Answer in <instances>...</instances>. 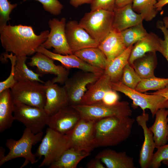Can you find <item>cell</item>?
Listing matches in <instances>:
<instances>
[{
	"mask_svg": "<svg viewBox=\"0 0 168 168\" xmlns=\"http://www.w3.org/2000/svg\"><path fill=\"white\" fill-rule=\"evenodd\" d=\"M135 119L130 116H112L96 121L94 141L96 147L117 145L130 136Z\"/></svg>",
	"mask_w": 168,
	"mask_h": 168,
	"instance_id": "cell-2",
	"label": "cell"
},
{
	"mask_svg": "<svg viewBox=\"0 0 168 168\" xmlns=\"http://www.w3.org/2000/svg\"><path fill=\"white\" fill-rule=\"evenodd\" d=\"M37 52L41 53L54 60L58 61L67 69L76 68L82 70L100 74H103L104 72V70L89 65L73 54L66 55L58 54L51 52L41 46L37 49Z\"/></svg>",
	"mask_w": 168,
	"mask_h": 168,
	"instance_id": "cell-18",
	"label": "cell"
},
{
	"mask_svg": "<svg viewBox=\"0 0 168 168\" xmlns=\"http://www.w3.org/2000/svg\"><path fill=\"white\" fill-rule=\"evenodd\" d=\"M156 27L160 30L164 35V39L160 40V46L159 52L165 58L168 62V29L165 26L163 22L158 21Z\"/></svg>",
	"mask_w": 168,
	"mask_h": 168,
	"instance_id": "cell-39",
	"label": "cell"
},
{
	"mask_svg": "<svg viewBox=\"0 0 168 168\" xmlns=\"http://www.w3.org/2000/svg\"><path fill=\"white\" fill-rule=\"evenodd\" d=\"M66 20L55 18L49 19L48 25L50 30L46 40L41 46L47 49H54L53 52L62 55L73 54L68 44L65 33Z\"/></svg>",
	"mask_w": 168,
	"mask_h": 168,
	"instance_id": "cell-12",
	"label": "cell"
},
{
	"mask_svg": "<svg viewBox=\"0 0 168 168\" xmlns=\"http://www.w3.org/2000/svg\"><path fill=\"white\" fill-rule=\"evenodd\" d=\"M156 148L157 150L153 154L149 168H158L163 161L168 159V144Z\"/></svg>",
	"mask_w": 168,
	"mask_h": 168,
	"instance_id": "cell-36",
	"label": "cell"
},
{
	"mask_svg": "<svg viewBox=\"0 0 168 168\" xmlns=\"http://www.w3.org/2000/svg\"><path fill=\"white\" fill-rule=\"evenodd\" d=\"M102 74L81 70L68 78L63 86L67 93L68 105H80L89 85L95 82Z\"/></svg>",
	"mask_w": 168,
	"mask_h": 168,
	"instance_id": "cell-9",
	"label": "cell"
},
{
	"mask_svg": "<svg viewBox=\"0 0 168 168\" xmlns=\"http://www.w3.org/2000/svg\"><path fill=\"white\" fill-rule=\"evenodd\" d=\"M168 4V0H158L155 7L158 12L161 11L162 8L166 5Z\"/></svg>",
	"mask_w": 168,
	"mask_h": 168,
	"instance_id": "cell-46",
	"label": "cell"
},
{
	"mask_svg": "<svg viewBox=\"0 0 168 168\" xmlns=\"http://www.w3.org/2000/svg\"><path fill=\"white\" fill-rule=\"evenodd\" d=\"M142 78L128 63L125 66L120 81L125 85L133 89H135Z\"/></svg>",
	"mask_w": 168,
	"mask_h": 168,
	"instance_id": "cell-34",
	"label": "cell"
},
{
	"mask_svg": "<svg viewBox=\"0 0 168 168\" xmlns=\"http://www.w3.org/2000/svg\"><path fill=\"white\" fill-rule=\"evenodd\" d=\"M92 0H70V4L75 7L85 4H91Z\"/></svg>",
	"mask_w": 168,
	"mask_h": 168,
	"instance_id": "cell-44",
	"label": "cell"
},
{
	"mask_svg": "<svg viewBox=\"0 0 168 168\" xmlns=\"http://www.w3.org/2000/svg\"><path fill=\"white\" fill-rule=\"evenodd\" d=\"M41 142L35 153L39 159L42 156L44 157L39 167L49 166L70 147L67 135L60 133L49 127Z\"/></svg>",
	"mask_w": 168,
	"mask_h": 168,
	"instance_id": "cell-4",
	"label": "cell"
},
{
	"mask_svg": "<svg viewBox=\"0 0 168 168\" xmlns=\"http://www.w3.org/2000/svg\"><path fill=\"white\" fill-rule=\"evenodd\" d=\"M71 106L79 113L82 118L97 121L112 116H130L132 114L129 103L125 101H119L111 105L101 103L91 105Z\"/></svg>",
	"mask_w": 168,
	"mask_h": 168,
	"instance_id": "cell-7",
	"label": "cell"
},
{
	"mask_svg": "<svg viewBox=\"0 0 168 168\" xmlns=\"http://www.w3.org/2000/svg\"><path fill=\"white\" fill-rule=\"evenodd\" d=\"M111 86L112 89L123 93L132 100L134 107L139 106L143 112H145L146 109H149L153 117L159 109H168V99L162 96L143 93L129 88L120 81L111 82Z\"/></svg>",
	"mask_w": 168,
	"mask_h": 168,
	"instance_id": "cell-6",
	"label": "cell"
},
{
	"mask_svg": "<svg viewBox=\"0 0 168 168\" xmlns=\"http://www.w3.org/2000/svg\"><path fill=\"white\" fill-rule=\"evenodd\" d=\"M149 119V115L145 112L136 118L138 124L142 129L144 136V141L140 152L139 159V163L141 168H149L156 148L153 133L147 126V123Z\"/></svg>",
	"mask_w": 168,
	"mask_h": 168,
	"instance_id": "cell-17",
	"label": "cell"
},
{
	"mask_svg": "<svg viewBox=\"0 0 168 168\" xmlns=\"http://www.w3.org/2000/svg\"><path fill=\"white\" fill-rule=\"evenodd\" d=\"M27 56L16 57L15 67V78L16 82L34 81L44 84L45 82L40 78V74L29 69L26 64Z\"/></svg>",
	"mask_w": 168,
	"mask_h": 168,
	"instance_id": "cell-30",
	"label": "cell"
},
{
	"mask_svg": "<svg viewBox=\"0 0 168 168\" xmlns=\"http://www.w3.org/2000/svg\"><path fill=\"white\" fill-rule=\"evenodd\" d=\"M149 93L162 96L168 99V85L162 89Z\"/></svg>",
	"mask_w": 168,
	"mask_h": 168,
	"instance_id": "cell-43",
	"label": "cell"
},
{
	"mask_svg": "<svg viewBox=\"0 0 168 168\" xmlns=\"http://www.w3.org/2000/svg\"><path fill=\"white\" fill-rule=\"evenodd\" d=\"M44 85L46 100L44 109L49 116L68 105L67 96L64 86H61L50 80L45 82Z\"/></svg>",
	"mask_w": 168,
	"mask_h": 168,
	"instance_id": "cell-16",
	"label": "cell"
},
{
	"mask_svg": "<svg viewBox=\"0 0 168 168\" xmlns=\"http://www.w3.org/2000/svg\"><path fill=\"white\" fill-rule=\"evenodd\" d=\"M27 0H23V2ZM38 1L43 5L44 9L53 15H58L61 12L63 6L58 0H34Z\"/></svg>",
	"mask_w": 168,
	"mask_h": 168,
	"instance_id": "cell-38",
	"label": "cell"
},
{
	"mask_svg": "<svg viewBox=\"0 0 168 168\" xmlns=\"http://www.w3.org/2000/svg\"><path fill=\"white\" fill-rule=\"evenodd\" d=\"M159 109L155 114L153 125L149 128L152 132L156 148L164 145L168 141V109Z\"/></svg>",
	"mask_w": 168,
	"mask_h": 168,
	"instance_id": "cell-24",
	"label": "cell"
},
{
	"mask_svg": "<svg viewBox=\"0 0 168 168\" xmlns=\"http://www.w3.org/2000/svg\"><path fill=\"white\" fill-rule=\"evenodd\" d=\"M113 28L120 32L135 26L144 20L142 16L133 9L132 3L114 8Z\"/></svg>",
	"mask_w": 168,
	"mask_h": 168,
	"instance_id": "cell-19",
	"label": "cell"
},
{
	"mask_svg": "<svg viewBox=\"0 0 168 168\" xmlns=\"http://www.w3.org/2000/svg\"><path fill=\"white\" fill-rule=\"evenodd\" d=\"M5 57L8 58L11 64V71L8 77L5 80L0 82V93L4 90L11 89L16 83L15 78V67L16 60V56L12 53L10 54H5Z\"/></svg>",
	"mask_w": 168,
	"mask_h": 168,
	"instance_id": "cell-35",
	"label": "cell"
},
{
	"mask_svg": "<svg viewBox=\"0 0 168 168\" xmlns=\"http://www.w3.org/2000/svg\"><path fill=\"white\" fill-rule=\"evenodd\" d=\"M65 33L73 54L83 49L98 47L99 45V43L76 21H70L66 23Z\"/></svg>",
	"mask_w": 168,
	"mask_h": 168,
	"instance_id": "cell-15",
	"label": "cell"
},
{
	"mask_svg": "<svg viewBox=\"0 0 168 168\" xmlns=\"http://www.w3.org/2000/svg\"><path fill=\"white\" fill-rule=\"evenodd\" d=\"M116 91L112 89L108 90L104 95L102 103L110 105L116 104L119 99V95Z\"/></svg>",
	"mask_w": 168,
	"mask_h": 168,
	"instance_id": "cell-41",
	"label": "cell"
},
{
	"mask_svg": "<svg viewBox=\"0 0 168 168\" xmlns=\"http://www.w3.org/2000/svg\"><path fill=\"white\" fill-rule=\"evenodd\" d=\"M89 65L105 71L107 65L106 58L98 47H89L73 53Z\"/></svg>",
	"mask_w": 168,
	"mask_h": 168,
	"instance_id": "cell-29",
	"label": "cell"
},
{
	"mask_svg": "<svg viewBox=\"0 0 168 168\" xmlns=\"http://www.w3.org/2000/svg\"><path fill=\"white\" fill-rule=\"evenodd\" d=\"M114 12L99 9L86 13L79 23L99 44L113 28Z\"/></svg>",
	"mask_w": 168,
	"mask_h": 168,
	"instance_id": "cell-5",
	"label": "cell"
},
{
	"mask_svg": "<svg viewBox=\"0 0 168 168\" xmlns=\"http://www.w3.org/2000/svg\"><path fill=\"white\" fill-rule=\"evenodd\" d=\"M87 168H105L103 163L98 158L96 157L90 160L86 164Z\"/></svg>",
	"mask_w": 168,
	"mask_h": 168,
	"instance_id": "cell-42",
	"label": "cell"
},
{
	"mask_svg": "<svg viewBox=\"0 0 168 168\" xmlns=\"http://www.w3.org/2000/svg\"><path fill=\"white\" fill-rule=\"evenodd\" d=\"M158 0H133L132 7L134 11L141 14L145 21H152L157 14L158 11L155 6Z\"/></svg>",
	"mask_w": 168,
	"mask_h": 168,
	"instance_id": "cell-31",
	"label": "cell"
},
{
	"mask_svg": "<svg viewBox=\"0 0 168 168\" xmlns=\"http://www.w3.org/2000/svg\"><path fill=\"white\" fill-rule=\"evenodd\" d=\"M10 90L13 101L44 109L46 100L44 84L34 81L18 82Z\"/></svg>",
	"mask_w": 168,
	"mask_h": 168,
	"instance_id": "cell-8",
	"label": "cell"
},
{
	"mask_svg": "<svg viewBox=\"0 0 168 168\" xmlns=\"http://www.w3.org/2000/svg\"><path fill=\"white\" fill-rule=\"evenodd\" d=\"M28 64L30 66L36 67V72L41 76L49 74L56 76L51 80L54 83L63 84L68 78V69L63 65H56L53 59L40 52H36Z\"/></svg>",
	"mask_w": 168,
	"mask_h": 168,
	"instance_id": "cell-14",
	"label": "cell"
},
{
	"mask_svg": "<svg viewBox=\"0 0 168 168\" xmlns=\"http://www.w3.org/2000/svg\"><path fill=\"white\" fill-rule=\"evenodd\" d=\"M81 118L79 113L75 109L68 105L49 116L47 125L60 133L67 135Z\"/></svg>",
	"mask_w": 168,
	"mask_h": 168,
	"instance_id": "cell-13",
	"label": "cell"
},
{
	"mask_svg": "<svg viewBox=\"0 0 168 168\" xmlns=\"http://www.w3.org/2000/svg\"><path fill=\"white\" fill-rule=\"evenodd\" d=\"M116 0H92L90 4L91 11L102 9L113 11Z\"/></svg>",
	"mask_w": 168,
	"mask_h": 168,
	"instance_id": "cell-40",
	"label": "cell"
},
{
	"mask_svg": "<svg viewBox=\"0 0 168 168\" xmlns=\"http://www.w3.org/2000/svg\"><path fill=\"white\" fill-rule=\"evenodd\" d=\"M90 154V153L69 147L63 153L57 160L51 164L49 168H76L82 160Z\"/></svg>",
	"mask_w": 168,
	"mask_h": 168,
	"instance_id": "cell-26",
	"label": "cell"
},
{
	"mask_svg": "<svg viewBox=\"0 0 168 168\" xmlns=\"http://www.w3.org/2000/svg\"><path fill=\"white\" fill-rule=\"evenodd\" d=\"M14 105L10 89L0 93V132L11 128L15 120Z\"/></svg>",
	"mask_w": 168,
	"mask_h": 168,
	"instance_id": "cell-25",
	"label": "cell"
},
{
	"mask_svg": "<svg viewBox=\"0 0 168 168\" xmlns=\"http://www.w3.org/2000/svg\"><path fill=\"white\" fill-rule=\"evenodd\" d=\"M133 0H116L115 7H121L132 3Z\"/></svg>",
	"mask_w": 168,
	"mask_h": 168,
	"instance_id": "cell-45",
	"label": "cell"
},
{
	"mask_svg": "<svg viewBox=\"0 0 168 168\" xmlns=\"http://www.w3.org/2000/svg\"><path fill=\"white\" fill-rule=\"evenodd\" d=\"M161 39L153 32L148 33L133 46L128 60L129 64L132 66L135 60L147 53L159 52Z\"/></svg>",
	"mask_w": 168,
	"mask_h": 168,
	"instance_id": "cell-23",
	"label": "cell"
},
{
	"mask_svg": "<svg viewBox=\"0 0 168 168\" xmlns=\"http://www.w3.org/2000/svg\"><path fill=\"white\" fill-rule=\"evenodd\" d=\"M96 121L81 119L67 135L70 147L90 153L96 147L94 141Z\"/></svg>",
	"mask_w": 168,
	"mask_h": 168,
	"instance_id": "cell-11",
	"label": "cell"
},
{
	"mask_svg": "<svg viewBox=\"0 0 168 168\" xmlns=\"http://www.w3.org/2000/svg\"><path fill=\"white\" fill-rule=\"evenodd\" d=\"M17 6L16 3L11 4L8 0H0V26L6 24L11 20L10 15Z\"/></svg>",
	"mask_w": 168,
	"mask_h": 168,
	"instance_id": "cell-37",
	"label": "cell"
},
{
	"mask_svg": "<svg viewBox=\"0 0 168 168\" xmlns=\"http://www.w3.org/2000/svg\"><path fill=\"white\" fill-rule=\"evenodd\" d=\"M99 159L107 168H135L132 157L125 152H117L110 149H105L95 157Z\"/></svg>",
	"mask_w": 168,
	"mask_h": 168,
	"instance_id": "cell-22",
	"label": "cell"
},
{
	"mask_svg": "<svg viewBox=\"0 0 168 168\" xmlns=\"http://www.w3.org/2000/svg\"><path fill=\"white\" fill-rule=\"evenodd\" d=\"M157 63L156 52H150L135 60L132 66L141 78H146L155 76Z\"/></svg>",
	"mask_w": 168,
	"mask_h": 168,
	"instance_id": "cell-28",
	"label": "cell"
},
{
	"mask_svg": "<svg viewBox=\"0 0 168 168\" xmlns=\"http://www.w3.org/2000/svg\"><path fill=\"white\" fill-rule=\"evenodd\" d=\"M105 56L108 63L123 52L127 48L121 32L112 28L98 47Z\"/></svg>",
	"mask_w": 168,
	"mask_h": 168,
	"instance_id": "cell-20",
	"label": "cell"
},
{
	"mask_svg": "<svg viewBox=\"0 0 168 168\" xmlns=\"http://www.w3.org/2000/svg\"><path fill=\"white\" fill-rule=\"evenodd\" d=\"M109 76L104 73L90 86L82 97L80 105H91L102 103L106 92L112 89Z\"/></svg>",
	"mask_w": 168,
	"mask_h": 168,
	"instance_id": "cell-21",
	"label": "cell"
},
{
	"mask_svg": "<svg viewBox=\"0 0 168 168\" xmlns=\"http://www.w3.org/2000/svg\"><path fill=\"white\" fill-rule=\"evenodd\" d=\"M168 85V78H160L154 76L142 78L135 90L142 93L150 90L157 91L164 88Z\"/></svg>",
	"mask_w": 168,
	"mask_h": 168,
	"instance_id": "cell-33",
	"label": "cell"
},
{
	"mask_svg": "<svg viewBox=\"0 0 168 168\" xmlns=\"http://www.w3.org/2000/svg\"><path fill=\"white\" fill-rule=\"evenodd\" d=\"M133 45L128 47L119 55L115 58L107 65L104 73L108 75L111 82L120 80L125 66L128 63Z\"/></svg>",
	"mask_w": 168,
	"mask_h": 168,
	"instance_id": "cell-27",
	"label": "cell"
},
{
	"mask_svg": "<svg viewBox=\"0 0 168 168\" xmlns=\"http://www.w3.org/2000/svg\"><path fill=\"white\" fill-rule=\"evenodd\" d=\"M162 163L168 166V159L163 161Z\"/></svg>",
	"mask_w": 168,
	"mask_h": 168,
	"instance_id": "cell-49",
	"label": "cell"
},
{
	"mask_svg": "<svg viewBox=\"0 0 168 168\" xmlns=\"http://www.w3.org/2000/svg\"><path fill=\"white\" fill-rule=\"evenodd\" d=\"M124 44L127 48L133 45L145 36L148 33L142 22L121 31Z\"/></svg>",
	"mask_w": 168,
	"mask_h": 168,
	"instance_id": "cell-32",
	"label": "cell"
},
{
	"mask_svg": "<svg viewBox=\"0 0 168 168\" xmlns=\"http://www.w3.org/2000/svg\"><path fill=\"white\" fill-rule=\"evenodd\" d=\"M15 120L22 123L34 134L43 131L47 125L49 116L43 108L13 101Z\"/></svg>",
	"mask_w": 168,
	"mask_h": 168,
	"instance_id": "cell-10",
	"label": "cell"
},
{
	"mask_svg": "<svg viewBox=\"0 0 168 168\" xmlns=\"http://www.w3.org/2000/svg\"><path fill=\"white\" fill-rule=\"evenodd\" d=\"M163 20L164 25L168 29V16L164 17Z\"/></svg>",
	"mask_w": 168,
	"mask_h": 168,
	"instance_id": "cell-48",
	"label": "cell"
},
{
	"mask_svg": "<svg viewBox=\"0 0 168 168\" xmlns=\"http://www.w3.org/2000/svg\"><path fill=\"white\" fill-rule=\"evenodd\" d=\"M49 31L45 30L36 35L31 26L22 25L0 26L1 44L7 52L16 57L30 56L36 52L37 49L47 40Z\"/></svg>",
	"mask_w": 168,
	"mask_h": 168,
	"instance_id": "cell-1",
	"label": "cell"
},
{
	"mask_svg": "<svg viewBox=\"0 0 168 168\" xmlns=\"http://www.w3.org/2000/svg\"><path fill=\"white\" fill-rule=\"evenodd\" d=\"M43 135V131L34 134L27 128H25L22 136L18 140L10 138L7 140L6 147L9 149L8 153L0 160V166L12 159L22 157L25 161L20 168H22L30 163L32 164L36 163L38 160L31 151L33 146L41 141Z\"/></svg>",
	"mask_w": 168,
	"mask_h": 168,
	"instance_id": "cell-3",
	"label": "cell"
},
{
	"mask_svg": "<svg viewBox=\"0 0 168 168\" xmlns=\"http://www.w3.org/2000/svg\"><path fill=\"white\" fill-rule=\"evenodd\" d=\"M5 150L2 147H0V160L3 159L5 155Z\"/></svg>",
	"mask_w": 168,
	"mask_h": 168,
	"instance_id": "cell-47",
	"label": "cell"
},
{
	"mask_svg": "<svg viewBox=\"0 0 168 168\" xmlns=\"http://www.w3.org/2000/svg\"><path fill=\"white\" fill-rule=\"evenodd\" d=\"M167 139H168V138H167Z\"/></svg>",
	"mask_w": 168,
	"mask_h": 168,
	"instance_id": "cell-50",
	"label": "cell"
}]
</instances>
